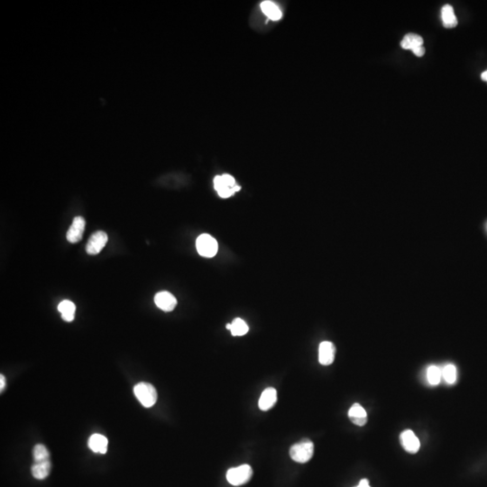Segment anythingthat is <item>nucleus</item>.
I'll return each instance as SVG.
<instances>
[{
	"label": "nucleus",
	"mask_w": 487,
	"mask_h": 487,
	"mask_svg": "<svg viewBox=\"0 0 487 487\" xmlns=\"http://www.w3.org/2000/svg\"><path fill=\"white\" fill-rule=\"evenodd\" d=\"M214 188L218 196L223 199L232 197L234 194L241 189V187L236 184V180L230 174L216 176L214 178Z\"/></svg>",
	"instance_id": "f257e3e1"
},
{
	"label": "nucleus",
	"mask_w": 487,
	"mask_h": 487,
	"mask_svg": "<svg viewBox=\"0 0 487 487\" xmlns=\"http://www.w3.org/2000/svg\"><path fill=\"white\" fill-rule=\"evenodd\" d=\"M314 454L313 442L309 440H302L294 446H291L290 449V456L291 459L297 463H307Z\"/></svg>",
	"instance_id": "f03ea898"
},
{
	"label": "nucleus",
	"mask_w": 487,
	"mask_h": 487,
	"mask_svg": "<svg viewBox=\"0 0 487 487\" xmlns=\"http://www.w3.org/2000/svg\"><path fill=\"white\" fill-rule=\"evenodd\" d=\"M134 394L140 403L145 408L155 405L157 401L156 389L150 383L144 382L137 383L134 387Z\"/></svg>",
	"instance_id": "7ed1b4c3"
},
{
	"label": "nucleus",
	"mask_w": 487,
	"mask_h": 487,
	"mask_svg": "<svg viewBox=\"0 0 487 487\" xmlns=\"http://www.w3.org/2000/svg\"><path fill=\"white\" fill-rule=\"evenodd\" d=\"M253 476V470L249 465H242L237 468H230L227 472L228 483L235 486H240L250 481Z\"/></svg>",
	"instance_id": "20e7f679"
},
{
	"label": "nucleus",
	"mask_w": 487,
	"mask_h": 487,
	"mask_svg": "<svg viewBox=\"0 0 487 487\" xmlns=\"http://www.w3.org/2000/svg\"><path fill=\"white\" fill-rule=\"evenodd\" d=\"M197 251L201 256L211 258L217 253L218 245L216 240L208 234H202L199 236L196 241Z\"/></svg>",
	"instance_id": "39448f33"
},
{
	"label": "nucleus",
	"mask_w": 487,
	"mask_h": 487,
	"mask_svg": "<svg viewBox=\"0 0 487 487\" xmlns=\"http://www.w3.org/2000/svg\"><path fill=\"white\" fill-rule=\"evenodd\" d=\"M401 46L405 50H411L418 57H422L425 54V48L423 46V39L422 36L416 34H408L404 36L401 42Z\"/></svg>",
	"instance_id": "423d86ee"
},
{
	"label": "nucleus",
	"mask_w": 487,
	"mask_h": 487,
	"mask_svg": "<svg viewBox=\"0 0 487 487\" xmlns=\"http://www.w3.org/2000/svg\"><path fill=\"white\" fill-rule=\"evenodd\" d=\"M108 235L104 231H96L90 236L86 245V252L90 255H98L108 243Z\"/></svg>",
	"instance_id": "0eeeda50"
},
{
	"label": "nucleus",
	"mask_w": 487,
	"mask_h": 487,
	"mask_svg": "<svg viewBox=\"0 0 487 487\" xmlns=\"http://www.w3.org/2000/svg\"><path fill=\"white\" fill-rule=\"evenodd\" d=\"M85 220L82 216L74 217L72 224L70 225L66 234V238L71 243H76L81 241L85 230Z\"/></svg>",
	"instance_id": "6e6552de"
},
{
	"label": "nucleus",
	"mask_w": 487,
	"mask_h": 487,
	"mask_svg": "<svg viewBox=\"0 0 487 487\" xmlns=\"http://www.w3.org/2000/svg\"><path fill=\"white\" fill-rule=\"evenodd\" d=\"M400 441L402 448L410 454H415L420 450L421 443L412 430L407 429L400 435Z\"/></svg>",
	"instance_id": "1a4fd4ad"
},
{
	"label": "nucleus",
	"mask_w": 487,
	"mask_h": 487,
	"mask_svg": "<svg viewBox=\"0 0 487 487\" xmlns=\"http://www.w3.org/2000/svg\"><path fill=\"white\" fill-rule=\"evenodd\" d=\"M155 305L163 311H173L177 306V300L169 291H160L155 296Z\"/></svg>",
	"instance_id": "9d476101"
},
{
	"label": "nucleus",
	"mask_w": 487,
	"mask_h": 487,
	"mask_svg": "<svg viewBox=\"0 0 487 487\" xmlns=\"http://www.w3.org/2000/svg\"><path fill=\"white\" fill-rule=\"evenodd\" d=\"M336 356V348L332 342L324 341L319 348V361L322 366H329L334 362Z\"/></svg>",
	"instance_id": "9b49d317"
},
{
	"label": "nucleus",
	"mask_w": 487,
	"mask_h": 487,
	"mask_svg": "<svg viewBox=\"0 0 487 487\" xmlns=\"http://www.w3.org/2000/svg\"><path fill=\"white\" fill-rule=\"evenodd\" d=\"M348 417L356 426H364L368 422V413L359 403L353 404L348 410Z\"/></svg>",
	"instance_id": "f8f14e48"
},
{
	"label": "nucleus",
	"mask_w": 487,
	"mask_h": 487,
	"mask_svg": "<svg viewBox=\"0 0 487 487\" xmlns=\"http://www.w3.org/2000/svg\"><path fill=\"white\" fill-rule=\"evenodd\" d=\"M277 401V392L275 388L269 387L263 391L259 399L260 410H268L275 406Z\"/></svg>",
	"instance_id": "ddd939ff"
},
{
	"label": "nucleus",
	"mask_w": 487,
	"mask_h": 487,
	"mask_svg": "<svg viewBox=\"0 0 487 487\" xmlns=\"http://www.w3.org/2000/svg\"><path fill=\"white\" fill-rule=\"evenodd\" d=\"M89 449L94 453L106 454L108 451V439L101 434H93L89 440Z\"/></svg>",
	"instance_id": "4468645a"
},
{
	"label": "nucleus",
	"mask_w": 487,
	"mask_h": 487,
	"mask_svg": "<svg viewBox=\"0 0 487 487\" xmlns=\"http://www.w3.org/2000/svg\"><path fill=\"white\" fill-rule=\"evenodd\" d=\"M261 10L263 14L273 21H278L282 16V10L275 2L270 0H265L261 3Z\"/></svg>",
	"instance_id": "2eb2a0df"
},
{
	"label": "nucleus",
	"mask_w": 487,
	"mask_h": 487,
	"mask_svg": "<svg viewBox=\"0 0 487 487\" xmlns=\"http://www.w3.org/2000/svg\"><path fill=\"white\" fill-rule=\"evenodd\" d=\"M51 468H52V465H51L50 460L35 463L31 468L32 475L36 479H45L50 474Z\"/></svg>",
	"instance_id": "dca6fc26"
},
{
	"label": "nucleus",
	"mask_w": 487,
	"mask_h": 487,
	"mask_svg": "<svg viewBox=\"0 0 487 487\" xmlns=\"http://www.w3.org/2000/svg\"><path fill=\"white\" fill-rule=\"evenodd\" d=\"M441 18L443 22V26L446 28H453L456 27L457 19H456L454 8L450 5H446L441 9Z\"/></svg>",
	"instance_id": "f3484780"
},
{
	"label": "nucleus",
	"mask_w": 487,
	"mask_h": 487,
	"mask_svg": "<svg viewBox=\"0 0 487 487\" xmlns=\"http://www.w3.org/2000/svg\"><path fill=\"white\" fill-rule=\"evenodd\" d=\"M58 310L62 314L63 321H67V322H71L74 320L76 306L74 302L65 300V301L60 302V304L58 305Z\"/></svg>",
	"instance_id": "a211bd4d"
},
{
	"label": "nucleus",
	"mask_w": 487,
	"mask_h": 487,
	"mask_svg": "<svg viewBox=\"0 0 487 487\" xmlns=\"http://www.w3.org/2000/svg\"><path fill=\"white\" fill-rule=\"evenodd\" d=\"M226 328L231 331V334L234 336H243L249 331L248 324L240 318H236L232 321V323L227 324Z\"/></svg>",
	"instance_id": "6ab92c4d"
},
{
	"label": "nucleus",
	"mask_w": 487,
	"mask_h": 487,
	"mask_svg": "<svg viewBox=\"0 0 487 487\" xmlns=\"http://www.w3.org/2000/svg\"><path fill=\"white\" fill-rule=\"evenodd\" d=\"M33 454H34L35 463H38V462H43V461L49 460V456H50V454H49V451H48V449H46V447L42 444H38L35 446L34 451H33Z\"/></svg>",
	"instance_id": "aec40b11"
},
{
	"label": "nucleus",
	"mask_w": 487,
	"mask_h": 487,
	"mask_svg": "<svg viewBox=\"0 0 487 487\" xmlns=\"http://www.w3.org/2000/svg\"><path fill=\"white\" fill-rule=\"evenodd\" d=\"M441 376H442V372L441 368H437L436 366L429 367L427 371V377L430 384L437 385L441 383Z\"/></svg>",
	"instance_id": "412c9836"
},
{
	"label": "nucleus",
	"mask_w": 487,
	"mask_h": 487,
	"mask_svg": "<svg viewBox=\"0 0 487 487\" xmlns=\"http://www.w3.org/2000/svg\"><path fill=\"white\" fill-rule=\"evenodd\" d=\"M442 372V376L444 377L445 381L449 384H452L455 383L456 380V369L454 364H447L445 366L444 368L441 370Z\"/></svg>",
	"instance_id": "4be33fe9"
},
{
	"label": "nucleus",
	"mask_w": 487,
	"mask_h": 487,
	"mask_svg": "<svg viewBox=\"0 0 487 487\" xmlns=\"http://www.w3.org/2000/svg\"><path fill=\"white\" fill-rule=\"evenodd\" d=\"M5 386H6V379H5V376L3 375H0V391L4 390Z\"/></svg>",
	"instance_id": "5701e85b"
},
{
	"label": "nucleus",
	"mask_w": 487,
	"mask_h": 487,
	"mask_svg": "<svg viewBox=\"0 0 487 487\" xmlns=\"http://www.w3.org/2000/svg\"><path fill=\"white\" fill-rule=\"evenodd\" d=\"M356 487H370L369 481L368 479H362L358 483V485Z\"/></svg>",
	"instance_id": "b1692460"
},
{
	"label": "nucleus",
	"mask_w": 487,
	"mask_h": 487,
	"mask_svg": "<svg viewBox=\"0 0 487 487\" xmlns=\"http://www.w3.org/2000/svg\"><path fill=\"white\" fill-rule=\"evenodd\" d=\"M481 78H482V80H483V81H486L487 82V70H485L484 72L482 74V75H481Z\"/></svg>",
	"instance_id": "393cba45"
}]
</instances>
